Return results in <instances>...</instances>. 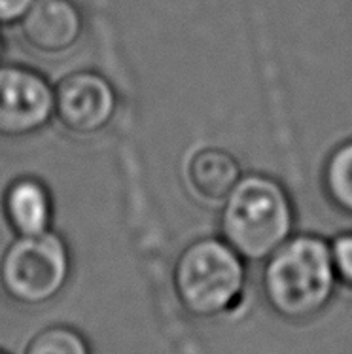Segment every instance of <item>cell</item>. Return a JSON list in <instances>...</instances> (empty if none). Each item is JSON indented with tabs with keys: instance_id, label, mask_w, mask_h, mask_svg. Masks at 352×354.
Masks as SVG:
<instances>
[{
	"instance_id": "6da1fadb",
	"label": "cell",
	"mask_w": 352,
	"mask_h": 354,
	"mask_svg": "<svg viewBox=\"0 0 352 354\" xmlns=\"http://www.w3.org/2000/svg\"><path fill=\"white\" fill-rule=\"evenodd\" d=\"M330 241L315 233H294L261 269V294L269 309L288 322L320 317L337 290Z\"/></svg>"
},
{
	"instance_id": "7a4b0ae2",
	"label": "cell",
	"mask_w": 352,
	"mask_h": 354,
	"mask_svg": "<svg viewBox=\"0 0 352 354\" xmlns=\"http://www.w3.org/2000/svg\"><path fill=\"white\" fill-rule=\"evenodd\" d=\"M218 209L220 237L248 263H263L294 235V201L271 174L245 173Z\"/></svg>"
},
{
	"instance_id": "3957f363",
	"label": "cell",
	"mask_w": 352,
	"mask_h": 354,
	"mask_svg": "<svg viewBox=\"0 0 352 354\" xmlns=\"http://www.w3.org/2000/svg\"><path fill=\"white\" fill-rule=\"evenodd\" d=\"M246 263L220 235L192 241L173 268V288L180 305L197 318L233 313L245 297Z\"/></svg>"
},
{
	"instance_id": "277c9868",
	"label": "cell",
	"mask_w": 352,
	"mask_h": 354,
	"mask_svg": "<svg viewBox=\"0 0 352 354\" xmlns=\"http://www.w3.org/2000/svg\"><path fill=\"white\" fill-rule=\"evenodd\" d=\"M71 275V252L59 233L17 235L0 260V284L10 299L42 305L65 288Z\"/></svg>"
},
{
	"instance_id": "5b68a950",
	"label": "cell",
	"mask_w": 352,
	"mask_h": 354,
	"mask_svg": "<svg viewBox=\"0 0 352 354\" xmlns=\"http://www.w3.org/2000/svg\"><path fill=\"white\" fill-rule=\"evenodd\" d=\"M55 118V87L35 68L0 65V137L21 138Z\"/></svg>"
},
{
	"instance_id": "8992f818",
	"label": "cell",
	"mask_w": 352,
	"mask_h": 354,
	"mask_svg": "<svg viewBox=\"0 0 352 354\" xmlns=\"http://www.w3.org/2000/svg\"><path fill=\"white\" fill-rule=\"evenodd\" d=\"M118 93L112 82L97 71L66 74L55 86V118L72 135L91 137L112 123Z\"/></svg>"
},
{
	"instance_id": "52a82bcc",
	"label": "cell",
	"mask_w": 352,
	"mask_h": 354,
	"mask_svg": "<svg viewBox=\"0 0 352 354\" xmlns=\"http://www.w3.org/2000/svg\"><path fill=\"white\" fill-rule=\"evenodd\" d=\"M86 19L74 0H35L19 21L27 48L46 57L71 51L84 37Z\"/></svg>"
},
{
	"instance_id": "ba28073f",
	"label": "cell",
	"mask_w": 352,
	"mask_h": 354,
	"mask_svg": "<svg viewBox=\"0 0 352 354\" xmlns=\"http://www.w3.org/2000/svg\"><path fill=\"white\" fill-rule=\"evenodd\" d=\"M186 184L205 205L220 207L243 178V167L230 150L222 146H199L186 161Z\"/></svg>"
},
{
	"instance_id": "9c48e42d",
	"label": "cell",
	"mask_w": 352,
	"mask_h": 354,
	"mask_svg": "<svg viewBox=\"0 0 352 354\" xmlns=\"http://www.w3.org/2000/svg\"><path fill=\"white\" fill-rule=\"evenodd\" d=\"M2 210L15 235L48 232L53 218L50 189L35 176H19L4 192Z\"/></svg>"
},
{
	"instance_id": "30bf717a",
	"label": "cell",
	"mask_w": 352,
	"mask_h": 354,
	"mask_svg": "<svg viewBox=\"0 0 352 354\" xmlns=\"http://www.w3.org/2000/svg\"><path fill=\"white\" fill-rule=\"evenodd\" d=\"M322 189L335 209L352 216V138L328 153L322 165Z\"/></svg>"
},
{
	"instance_id": "8fae6325",
	"label": "cell",
	"mask_w": 352,
	"mask_h": 354,
	"mask_svg": "<svg viewBox=\"0 0 352 354\" xmlns=\"http://www.w3.org/2000/svg\"><path fill=\"white\" fill-rule=\"evenodd\" d=\"M25 354H91V348L78 330L51 326L33 337Z\"/></svg>"
},
{
	"instance_id": "7c38bea8",
	"label": "cell",
	"mask_w": 352,
	"mask_h": 354,
	"mask_svg": "<svg viewBox=\"0 0 352 354\" xmlns=\"http://www.w3.org/2000/svg\"><path fill=\"white\" fill-rule=\"evenodd\" d=\"M330 248L339 284L352 290V232L339 233L331 239Z\"/></svg>"
},
{
	"instance_id": "4fadbf2b",
	"label": "cell",
	"mask_w": 352,
	"mask_h": 354,
	"mask_svg": "<svg viewBox=\"0 0 352 354\" xmlns=\"http://www.w3.org/2000/svg\"><path fill=\"white\" fill-rule=\"evenodd\" d=\"M35 0H0V27L19 25Z\"/></svg>"
},
{
	"instance_id": "5bb4252c",
	"label": "cell",
	"mask_w": 352,
	"mask_h": 354,
	"mask_svg": "<svg viewBox=\"0 0 352 354\" xmlns=\"http://www.w3.org/2000/svg\"><path fill=\"white\" fill-rule=\"evenodd\" d=\"M4 55V40H2V35H0V59Z\"/></svg>"
},
{
	"instance_id": "9a60e30c",
	"label": "cell",
	"mask_w": 352,
	"mask_h": 354,
	"mask_svg": "<svg viewBox=\"0 0 352 354\" xmlns=\"http://www.w3.org/2000/svg\"><path fill=\"white\" fill-rule=\"evenodd\" d=\"M0 354H6V353H2V351H0Z\"/></svg>"
}]
</instances>
